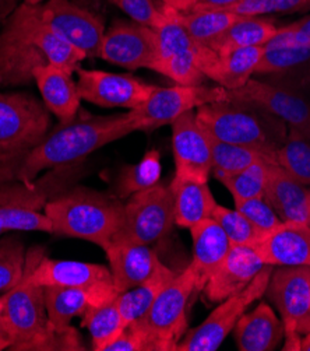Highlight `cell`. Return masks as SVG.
Here are the masks:
<instances>
[{"mask_svg": "<svg viewBox=\"0 0 310 351\" xmlns=\"http://www.w3.org/2000/svg\"><path fill=\"white\" fill-rule=\"evenodd\" d=\"M211 219H214L225 231L231 245H244V247L253 248L266 234V231L250 223L236 208L232 210L218 203L214 208Z\"/></svg>", "mask_w": 310, "mask_h": 351, "instance_id": "37", "label": "cell"}, {"mask_svg": "<svg viewBox=\"0 0 310 351\" xmlns=\"http://www.w3.org/2000/svg\"><path fill=\"white\" fill-rule=\"evenodd\" d=\"M266 265L256 251L244 245H232L217 270L205 283L203 291L210 302H221L245 290Z\"/></svg>", "mask_w": 310, "mask_h": 351, "instance_id": "20", "label": "cell"}, {"mask_svg": "<svg viewBox=\"0 0 310 351\" xmlns=\"http://www.w3.org/2000/svg\"><path fill=\"white\" fill-rule=\"evenodd\" d=\"M81 318V326L88 329L92 350L95 351H105V348L126 329L115 301L99 306H91Z\"/></svg>", "mask_w": 310, "mask_h": 351, "instance_id": "33", "label": "cell"}, {"mask_svg": "<svg viewBox=\"0 0 310 351\" xmlns=\"http://www.w3.org/2000/svg\"><path fill=\"white\" fill-rule=\"evenodd\" d=\"M228 99V91L224 87L205 86H181L155 87L150 98L142 107L129 111L137 130L153 132L161 126L170 125L183 114L200 108L205 104Z\"/></svg>", "mask_w": 310, "mask_h": 351, "instance_id": "10", "label": "cell"}, {"mask_svg": "<svg viewBox=\"0 0 310 351\" xmlns=\"http://www.w3.org/2000/svg\"><path fill=\"white\" fill-rule=\"evenodd\" d=\"M98 58L126 69L154 70L158 59L155 31L133 20H119L103 34Z\"/></svg>", "mask_w": 310, "mask_h": 351, "instance_id": "13", "label": "cell"}, {"mask_svg": "<svg viewBox=\"0 0 310 351\" xmlns=\"http://www.w3.org/2000/svg\"><path fill=\"white\" fill-rule=\"evenodd\" d=\"M51 125L45 104L24 93H0V168L36 149Z\"/></svg>", "mask_w": 310, "mask_h": 351, "instance_id": "6", "label": "cell"}, {"mask_svg": "<svg viewBox=\"0 0 310 351\" xmlns=\"http://www.w3.org/2000/svg\"><path fill=\"white\" fill-rule=\"evenodd\" d=\"M5 300H6V294L3 293L0 295V351L5 348H10L13 344V339L8 330V326L5 324L3 319V306H5Z\"/></svg>", "mask_w": 310, "mask_h": 351, "instance_id": "45", "label": "cell"}, {"mask_svg": "<svg viewBox=\"0 0 310 351\" xmlns=\"http://www.w3.org/2000/svg\"><path fill=\"white\" fill-rule=\"evenodd\" d=\"M310 189L296 181L279 164H268V178L264 192L266 202L281 221L310 226Z\"/></svg>", "mask_w": 310, "mask_h": 351, "instance_id": "23", "label": "cell"}, {"mask_svg": "<svg viewBox=\"0 0 310 351\" xmlns=\"http://www.w3.org/2000/svg\"><path fill=\"white\" fill-rule=\"evenodd\" d=\"M169 185L175 196L177 226L192 228L203 220L211 219L217 202L207 182L174 177Z\"/></svg>", "mask_w": 310, "mask_h": 351, "instance_id": "27", "label": "cell"}, {"mask_svg": "<svg viewBox=\"0 0 310 351\" xmlns=\"http://www.w3.org/2000/svg\"><path fill=\"white\" fill-rule=\"evenodd\" d=\"M18 8V0H0V28Z\"/></svg>", "mask_w": 310, "mask_h": 351, "instance_id": "46", "label": "cell"}, {"mask_svg": "<svg viewBox=\"0 0 310 351\" xmlns=\"http://www.w3.org/2000/svg\"><path fill=\"white\" fill-rule=\"evenodd\" d=\"M227 91L228 99L256 104L281 119L288 129L310 138V102L299 94L253 79L242 87Z\"/></svg>", "mask_w": 310, "mask_h": 351, "instance_id": "17", "label": "cell"}, {"mask_svg": "<svg viewBox=\"0 0 310 351\" xmlns=\"http://www.w3.org/2000/svg\"><path fill=\"white\" fill-rule=\"evenodd\" d=\"M193 239V267L197 277V291H203L211 274L231 250V242L214 219H207L189 228Z\"/></svg>", "mask_w": 310, "mask_h": 351, "instance_id": "26", "label": "cell"}, {"mask_svg": "<svg viewBox=\"0 0 310 351\" xmlns=\"http://www.w3.org/2000/svg\"><path fill=\"white\" fill-rule=\"evenodd\" d=\"M29 278L41 287H88L114 282L109 267L75 261H53L29 252Z\"/></svg>", "mask_w": 310, "mask_h": 351, "instance_id": "18", "label": "cell"}, {"mask_svg": "<svg viewBox=\"0 0 310 351\" xmlns=\"http://www.w3.org/2000/svg\"><path fill=\"white\" fill-rule=\"evenodd\" d=\"M266 293L281 313L285 335L310 333L309 266H280L275 270L272 269Z\"/></svg>", "mask_w": 310, "mask_h": 351, "instance_id": "12", "label": "cell"}, {"mask_svg": "<svg viewBox=\"0 0 310 351\" xmlns=\"http://www.w3.org/2000/svg\"><path fill=\"white\" fill-rule=\"evenodd\" d=\"M309 60L310 48H264L256 73H279Z\"/></svg>", "mask_w": 310, "mask_h": 351, "instance_id": "40", "label": "cell"}, {"mask_svg": "<svg viewBox=\"0 0 310 351\" xmlns=\"http://www.w3.org/2000/svg\"><path fill=\"white\" fill-rule=\"evenodd\" d=\"M77 87L81 99L102 108L135 110L150 98L155 86L129 75H116L102 70H77Z\"/></svg>", "mask_w": 310, "mask_h": 351, "instance_id": "14", "label": "cell"}, {"mask_svg": "<svg viewBox=\"0 0 310 351\" xmlns=\"http://www.w3.org/2000/svg\"><path fill=\"white\" fill-rule=\"evenodd\" d=\"M264 48H310V14L292 24L279 27Z\"/></svg>", "mask_w": 310, "mask_h": 351, "instance_id": "42", "label": "cell"}, {"mask_svg": "<svg viewBox=\"0 0 310 351\" xmlns=\"http://www.w3.org/2000/svg\"><path fill=\"white\" fill-rule=\"evenodd\" d=\"M175 226V196L170 185L157 184L135 192L125 204L123 224L111 243L150 245Z\"/></svg>", "mask_w": 310, "mask_h": 351, "instance_id": "8", "label": "cell"}, {"mask_svg": "<svg viewBox=\"0 0 310 351\" xmlns=\"http://www.w3.org/2000/svg\"><path fill=\"white\" fill-rule=\"evenodd\" d=\"M34 10L52 31L84 52L87 58L98 56L105 27L88 8L72 0H47L45 3L34 5Z\"/></svg>", "mask_w": 310, "mask_h": 351, "instance_id": "11", "label": "cell"}, {"mask_svg": "<svg viewBox=\"0 0 310 351\" xmlns=\"http://www.w3.org/2000/svg\"><path fill=\"white\" fill-rule=\"evenodd\" d=\"M279 27L272 21L260 17H239L209 48L217 55L233 49L264 47L277 34Z\"/></svg>", "mask_w": 310, "mask_h": 351, "instance_id": "29", "label": "cell"}, {"mask_svg": "<svg viewBox=\"0 0 310 351\" xmlns=\"http://www.w3.org/2000/svg\"><path fill=\"white\" fill-rule=\"evenodd\" d=\"M233 335L240 351H272L285 337V328L272 308L260 302L252 312L240 317Z\"/></svg>", "mask_w": 310, "mask_h": 351, "instance_id": "25", "label": "cell"}, {"mask_svg": "<svg viewBox=\"0 0 310 351\" xmlns=\"http://www.w3.org/2000/svg\"><path fill=\"white\" fill-rule=\"evenodd\" d=\"M275 164L283 167L300 184L310 185V138L288 129L284 145L275 153Z\"/></svg>", "mask_w": 310, "mask_h": 351, "instance_id": "35", "label": "cell"}, {"mask_svg": "<svg viewBox=\"0 0 310 351\" xmlns=\"http://www.w3.org/2000/svg\"><path fill=\"white\" fill-rule=\"evenodd\" d=\"M194 291H197V277L189 265L165 286L144 317L130 324L148 336L153 351L178 350L188 330L186 308Z\"/></svg>", "mask_w": 310, "mask_h": 351, "instance_id": "7", "label": "cell"}, {"mask_svg": "<svg viewBox=\"0 0 310 351\" xmlns=\"http://www.w3.org/2000/svg\"><path fill=\"white\" fill-rule=\"evenodd\" d=\"M253 250L268 266L310 267V226L283 221L267 231Z\"/></svg>", "mask_w": 310, "mask_h": 351, "instance_id": "21", "label": "cell"}, {"mask_svg": "<svg viewBox=\"0 0 310 351\" xmlns=\"http://www.w3.org/2000/svg\"><path fill=\"white\" fill-rule=\"evenodd\" d=\"M87 2H88V3H91V2H90V0H83V3H84V8H86V5H87Z\"/></svg>", "mask_w": 310, "mask_h": 351, "instance_id": "51", "label": "cell"}, {"mask_svg": "<svg viewBox=\"0 0 310 351\" xmlns=\"http://www.w3.org/2000/svg\"><path fill=\"white\" fill-rule=\"evenodd\" d=\"M172 125V149L175 177L207 182L211 173V147L209 134L193 111L179 117Z\"/></svg>", "mask_w": 310, "mask_h": 351, "instance_id": "16", "label": "cell"}, {"mask_svg": "<svg viewBox=\"0 0 310 351\" xmlns=\"http://www.w3.org/2000/svg\"><path fill=\"white\" fill-rule=\"evenodd\" d=\"M5 294L3 319L13 339L10 350H84L77 330L51 324L44 287L29 278L28 256L23 280Z\"/></svg>", "mask_w": 310, "mask_h": 351, "instance_id": "3", "label": "cell"}, {"mask_svg": "<svg viewBox=\"0 0 310 351\" xmlns=\"http://www.w3.org/2000/svg\"><path fill=\"white\" fill-rule=\"evenodd\" d=\"M233 203L239 213H242L250 223L266 232L274 230L283 223L264 197L235 200Z\"/></svg>", "mask_w": 310, "mask_h": 351, "instance_id": "41", "label": "cell"}, {"mask_svg": "<svg viewBox=\"0 0 310 351\" xmlns=\"http://www.w3.org/2000/svg\"><path fill=\"white\" fill-rule=\"evenodd\" d=\"M264 47L239 48L224 55H217L207 79H211L225 90H235L246 84L263 56Z\"/></svg>", "mask_w": 310, "mask_h": 351, "instance_id": "28", "label": "cell"}, {"mask_svg": "<svg viewBox=\"0 0 310 351\" xmlns=\"http://www.w3.org/2000/svg\"><path fill=\"white\" fill-rule=\"evenodd\" d=\"M48 175L40 185H24L20 182L0 184V219L6 231H44L52 234V223L41 208L49 196Z\"/></svg>", "mask_w": 310, "mask_h": 351, "instance_id": "15", "label": "cell"}, {"mask_svg": "<svg viewBox=\"0 0 310 351\" xmlns=\"http://www.w3.org/2000/svg\"><path fill=\"white\" fill-rule=\"evenodd\" d=\"M86 58L52 31L32 5L21 3L0 29V87L28 84L34 72L47 64L77 72Z\"/></svg>", "mask_w": 310, "mask_h": 351, "instance_id": "1", "label": "cell"}, {"mask_svg": "<svg viewBox=\"0 0 310 351\" xmlns=\"http://www.w3.org/2000/svg\"><path fill=\"white\" fill-rule=\"evenodd\" d=\"M27 256L18 239H0V293L17 286L25 273Z\"/></svg>", "mask_w": 310, "mask_h": 351, "instance_id": "38", "label": "cell"}, {"mask_svg": "<svg viewBox=\"0 0 310 351\" xmlns=\"http://www.w3.org/2000/svg\"><path fill=\"white\" fill-rule=\"evenodd\" d=\"M44 213L52 234L90 241L107 251L123 224L125 204L114 196L77 188L48 200Z\"/></svg>", "mask_w": 310, "mask_h": 351, "instance_id": "5", "label": "cell"}, {"mask_svg": "<svg viewBox=\"0 0 310 351\" xmlns=\"http://www.w3.org/2000/svg\"><path fill=\"white\" fill-rule=\"evenodd\" d=\"M309 202H310V192H309Z\"/></svg>", "mask_w": 310, "mask_h": 351, "instance_id": "52", "label": "cell"}, {"mask_svg": "<svg viewBox=\"0 0 310 351\" xmlns=\"http://www.w3.org/2000/svg\"><path fill=\"white\" fill-rule=\"evenodd\" d=\"M209 140L211 147V173L217 180L244 171L259 161L274 162L267 154L256 149L220 142L210 134Z\"/></svg>", "mask_w": 310, "mask_h": 351, "instance_id": "32", "label": "cell"}, {"mask_svg": "<svg viewBox=\"0 0 310 351\" xmlns=\"http://www.w3.org/2000/svg\"><path fill=\"white\" fill-rule=\"evenodd\" d=\"M310 9V0H242L228 12L240 17H260L272 13H296Z\"/></svg>", "mask_w": 310, "mask_h": 351, "instance_id": "39", "label": "cell"}, {"mask_svg": "<svg viewBox=\"0 0 310 351\" xmlns=\"http://www.w3.org/2000/svg\"><path fill=\"white\" fill-rule=\"evenodd\" d=\"M161 156L158 150H150L140 162L127 165L120 171L116 184L119 197L131 196L135 192L148 189L161 180Z\"/></svg>", "mask_w": 310, "mask_h": 351, "instance_id": "34", "label": "cell"}, {"mask_svg": "<svg viewBox=\"0 0 310 351\" xmlns=\"http://www.w3.org/2000/svg\"><path fill=\"white\" fill-rule=\"evenodd\" d=\"M105 254L119 293L146 283L164 265L148 245L111 243Z\"/></svg>", "mask_w": 310, "mask_h": 351, "instance_id": "22", "label": "cell"}, {"mask_svg": "<svg viewBox=\"0 0 310 351\" xmlns=\"http://www.w3.org/2000/svg\"><path fill=\"white\" fill-rule=\"evenodd\" d=\"M178 17L194 43L210 47L240 16L228 10L204 9L186 13L178 12Z\"/></svg>", "mask_w": 310, "mask_h": 351, "instance_id": "31", "label": "cell"}, {"mask_svg": "<svg viewBox=\"0 0 310 351\" xmlns=\"http://www.w3.org/2000/svg\"><path fill=\"white\" fill-rule=\"evenodd\" d=\"M268 161H259L244 171L228 175V177L218 181L231 192L233 202L264 197L268 178Z\"/></svg>", "mask_w": 310, "mask_h": 351, "instance_id": "36", "label": "cell"}, {"mask_svg": "<svg viewBox=\"0 0 310 351\" xmlns=\"http://www.w3.org/2000/svg\"><path fill=\"white\" fill-rule=\"evenodd\" d=\"M34 82L37 83L45 107L62 125L76 119L81 97L68 70L56 64H47L34 72Z\"/></svg>", "mask_w": 310, "mask_h": 351, "instance_id": "24", "label": "cell"}, {"mask_svg": "<svg viewBox=\"0 0 310 351\" xmlns=\"http://www.w3.org/2000/svg\"><path fill=\"white\" fill-rule=\"evenodd\" d=\"M5 232H8V231H6V228H5V224H3L2 219H0V235L5 234Z\"/></svg>", "mask_w": 310, "mask_h": 351, "instance_id": "50", "label": "cell"}, {"mask_svg": "<svg viewBox=\"0 0 310 351\" xmlns=\"http://www.w3.org/2000/svg\"><path fill=\"white\" fill-rule=\"evenodd\" d=\"M161 3L165 8L174 9V10L181 12V13H186V12H190L193 9L194 0H161Z\"/></svg>", "mask_w": 310, "mask_h": 351, "instance_id": "47", "label": "cell"}, {"mask_svg": "<svg viewBox=\"0 0 310 351\" xmlns=\"http://www.w3.org/2000/svg\"><path fill=\"white\" fill-rule=\"evenodd\" d=\"M177 274L178 273L162 265L158 271L151 278H148L146 283L123 291L116 297L115 302L118 305L125 328L144 317L158 294Z\"/></svg>", "mask_w": 310, "mask_h": 351, "instance_id": "30", "label": "cell"}, {"mask_svg": "<svg viewBox=\"0 0 310 351\" xmlns=\"http://www.w3.org/2000/svg\"><path fill=\"white\" fill-rule=\"evenodd\" d=\"M272 266L266 265L252 283L221 304L209 315L201 325L186 333L178 344V351H216L236 326L246 309L266 294Z\"/></svg>", "mask_w": 310, "mask_h": 351, "instance_id": "9", "label": "cell"}, {"mask_svg": "<svg viewBox=\"0 0 310 351\" xmlns=\"http://www.w3.org/2000/svg\"><path fill=\"white\" fill-rule=\"evenodd\" d=\"M44 2V0H24V3H27V5H41Z\"/></svg>", "mask_w": 310, "mask_h": 351, "instance_id": "49", "label": "cell"}, {"mask_svg": "<svg viewBox=\"0 0 310 351\" xmlns=\"http://www.w3.org/2000/svg\"><path fill=\"white\" fill-rule=\"evenodd\" d=\"M299 351H310V333L303 335V337H300Z\"/></svg>", "mask_w": 310, "mask_h": 351, "instance_id": "48", "label": "cell"}, {"mask_svg": "<svg viewBox=\"0 0 310 351\" xmlns=\"http://www.w3.org/2000/svg\"><path fill=\"white\" fill-rule=\"evenodd\" d=\"M242 0H194L192 10H204V9H217V10H228Z\"/></svg>", "mask_w": 310, "mask_h": 351, "instance_id": "44", "label": "cell"}, {"mask_svg": "<svg viewBox=\"0 0 310 351\" xmlns=\"http://www.w3.org/2000/svg\"><path fill=\"white\" fill-rule=\"evenodd\" d=\"M135 132L134 121L127 114L95 117L73 121L59 126L42 142L16 162L0 168V184L20 182L34 185L32 181L42 169L76 164L92 152Z\"/></svg>", "mask_w": 310, "mask_h": 351, "instance_id": "2", "label": "cell"}, {"mask_svg": "<svg viewBox=\"0 0 310 351\" xmlns=\"http://www.w3.org/2000/svg\"><path fill=\"white\" fill-rule=\"evenodd\" d=\"M126 13L133 21L151 27L153 29L162 20V10L158 9L153 0H108Z\"/></svg>", "mask_w": 310, "mask_h": 351, "instance_id": "43", "label": "cell"}, {"mask_svg": "<svg viewBox=\"0 0 310 351\" xmlns=\"http://www.w3.org/2000/svg\"><path fill=\"white\" fill-rule=\"evenodd\" d=\"M119 294L114 282L88 287H44L48 318L57 328L70 326L73 318L83 317L91 306L115 301Z\"/></svg>", "mask_w": 310, "mask_h": 351, "instance_id": "19", "label": "cell"}, {"mask_svg": "<svg viewBox=\"0 0 310 351\" xmlns=\"http://www.w3.org/2000/svg\"><path fill=\"white\" fill-rule=\"evenodd\" d=\"M201 128L220 142L256 149L275 162V153L284 145L288 126L256 104L220 101L197 108Z\"/></svg>", "mask_w": 310, "mask_h": 351, "instance_id": "4", "label": "cell"}]
</instances>
